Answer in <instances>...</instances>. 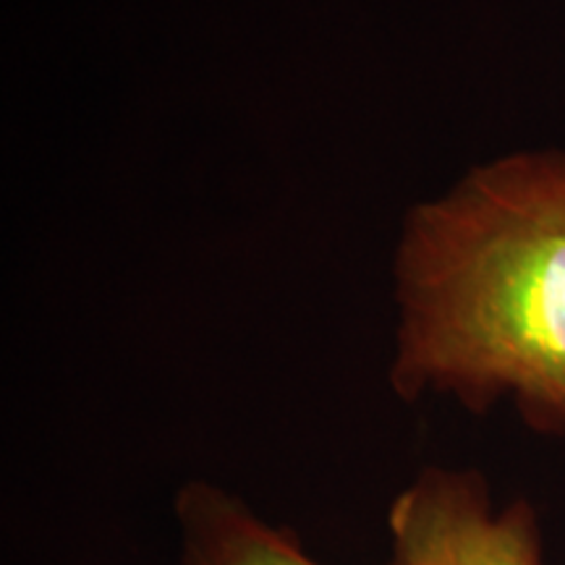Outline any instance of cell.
<instances>
[{
    "instance_id": "obj_1",
    "label": "cell",
    "mask_w": 565,
    "mask_h": 565,
    "mask_svg": "<svg viewBox=\"0 0 565 565\" xmlns=\"http://www.w3.org/2000/svg\"><path fill=\"white\" fill-rule=\"evenodd\" d=\"M395 275L401 398L484 412L508 395L536 433H565V152L498 160L414 207Z\"/></svg>"
},
{
    "instance_id": "obj_2",
    "label": "cell",
    "mask_w": 565,
    "mask_h": 565,
    "mask_svg": "<svg viewBox=\"0 0 565 565\" xmlns=\"http://www.w3.org/2000/svg\"><path fill=\"white\" fill-rule=\"evenodd\" d=\"M387 565H542L532 505L492 511L475 471L424 469L387 511Z\"/></svg>"
},
{
    "instance_id": "obj_3",
    "label": "cell",
    "mask_w": 565,
    "mask_h": 565,
    "mask_svg": "<svg viewBox=\"0 0 565 565\" xmlns=\"http://www.w3.org/2000/svg\"><path fill=\"white\" fill-rule=\"evenodd\" d=\"M183 565H322L286 529L202 479L175 494Z\"/></svg>"
}]
</instances>
